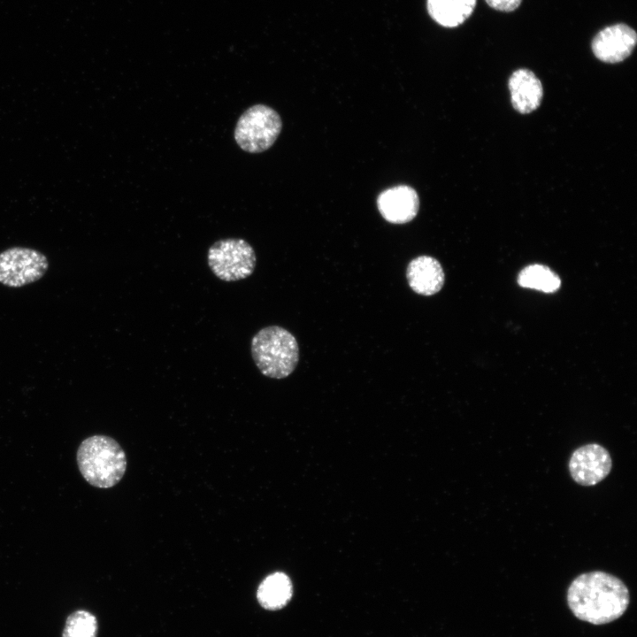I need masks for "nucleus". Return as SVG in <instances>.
<instances>
[{
    "label": "nucleus",
    "mask_w": 637,
    "mask_h": 637,
    "mask_svg": "<svg viewBox=\"0 0 637 637\" xmlns=\"http://www.w3.org/2000/svg\"><path fill=\"white\" fill-rule=\"evenodd\" d=\"M567 602L577 618L602 625L625 613L629 605V592L614 575L601 571L585 572L570 584Z\"/></svg>",
    "instance_id": "f257e3e1"
},
{
    "label": "nucleus",
    "mask_w": 637,
    "mask_h": 637,
    "mask_svg": "<svg viewBox=\"0 0 637 637\" xmlns=\"http://www.w3.org/2000/svg\"><path fill=\"white\" fill-rule=\"evenodd\" d=\"M77 464L88 483L96 487L109 488L124 476L127 457L121 446L111 437L93 435L80 444Z\"/></svg>",
    "instance_id": "f03ea898"
},
{
    "label": "nucleus",
    "mask_w": 637,
    "mask_h": 637,
    "mask_svg": "<svg viewBox=\"0 0 637 637\" xmlns=\"http://www.w3.org/2000/svg\"><path fill=\"white\" fill-rule=\"evenodd\" d=\"M250 350L260 372L272 379H284L290 375L299 360L295 337L279 326L260 329L251 340Z\"/></svg>",
    "instance_id": "7ed1b4c3"
},
{
    "label": "nucleus",
    "mask_w": 637,
    "mask_h": 637,
    "mask_svg": "<svg viewBox=\"0 0 637 637\" xmlns=\"http://www.w3.org/2000/svg\"><path fill=\"white\" fill-rule=\"evenodd\" d=\"M281 128V118L275 110L265 104H256L239 118L234 139L242 150L260 153L272 146Z\"/></svg>",
    "instance_id": "20e7f679"
},
{
    "label": "nucleus",
    "mask_w": 637,
    "mask_h": 637,
    "mask_svg": "<svg viewBox=\"0 0 637 637\" xmlns=\"http://www.w3.org/2000/svg\"><path fill=\"white\" fill-rule=\"evenodd\" d=\"M207 261L217 278L232 282L244 280L253 273L257 257L247 241L226 238L217 241L209 248Z\"/></svg>",
    "instance_id": "39448f33"
},
{
    "label": "nucleus",
    "mask_w": 637,
    "mask_h": 637,
    "mask_svg": "<svg viewBox=\"0 0 637 637\" xmlns=\"http://www.w3.org/2000/svg\"><path fill=\"white\" fill-rule=\"evenodd\" d=\"M49 261L42 252L26 247H12L0 253V283L21 288L42 279Z\"/></svg>",
    "instance_id": "423d86ee"
},
{
    "label": "nucleus",
    "mask_w": 637,
    "mask_h": 637,
    "mask_svg": "<svg viewBox=\"0 0 637 637\" xmlns=\"http://www.w3.org/2000/svg\"><path fill=\"white\" fill-rule=\"evenodd\" d=\"M612 461L608 450L596 443L575 449L569 460V472L573 480L581 486H594L610 473Z\"/></svg>",
    "instance_id": "0eeeda50"
},
{
    "label": "nucleus",
    "mask_w": 637,
    "mask_h": 637,
    "mask_svg": "<svg viewBox=\"0 0 637 637\" xmlns=\"http://www.w3.org/2000/svg\"><path fill=\"white\" fill-rule=\"evenodd\" d=\"M637 42L636 32L625 24H615L601 30L592 41L594 55L605 63H618L628 58Z\"/></svg>",
    "instance_id": "6e6552de"
},
{
    "label": "nucleus",
    "mask_w": 637,
    "mask_h": 637,
    "mask_svg": "<svg viewBox=\"0 0 637 637\" xmlns=\"http://www.w3.org/2000/svg\"><path fill=\"white\" fill-rule=\"evenodd\" d=\"M377 206L387 221L405 224L417 216L419 199L413 188L400 185L381 192L377 199Z\"/></svg>",
    "instance_id": "1a4fd4ad"
},
{
    "label": "nucleus",
    "mask_w": 637,
    "mask_h": 637,
    "mask_svg": "<svg viewBox=\"0 0 637 637\" xmlns=\"http://www.w3.org/2000/svg\"><path fill=\"white\" fill-rule=\"evenodd\" d=\"M406 278L410 288L421 295L438 293L444 284V272L440 262L430 256L413 258L407 266Z\"/></svg>",
    "instance_id": "9d476101"
},
{
    "label": "nucleus",
    "mask_w": 637,
    "mask_h": 637,
    "mask_svg": "<svg viewBox=\"0 0 637 637\" xmlns=\"http://www.w3.org/2000/svg\"><path fill=\"white\" fill-rule=\"evenodd\" d=\"M510 102L513 108L522 114L535 111L541 104L543 88L541 81L530 70L521 68L514 71L509 79Z\"/></svg>",
    "instance_id": "9b49d317"
},
{
    "label": "nucleus",
    "mask_w": 637,
    "mask_h": 637,
    "mask_svg": "<svg viewBox=\"0 0 637 637\" xmlns=\"http://www.w3.org/2000/svg\"><path fill=\"white\" fill-rule=\"evenodd\" d=\"M477 0H426L429 16L444 27H457L473 12Z\"/></svg>",
    "instance_id": "f8f14e48"
},
{
    "label": "nucleus",
    "mask_w": 637,
    "mask_h": 637,
    "mask_svg": "<svg viewBox=\"0 0 637 637\" xmlns=\"http://www.w3.org/2000/svg\"><path fill=\"white\" fill-rule=\"evenodd\" d=\"M292 593L289 577L283 572H274L262 580L257 591V599L264 609L276 610L289 602Z\"/></svg>",
    "instance_id": "ddd939ff"
},
{
    "label": "nucleus",
    "mask_w": 637,
    "mask_h": 637,
    "mask_svg": "<svg viewBox=\"0 0 637 637\" xmlns=\"http://www.w3.org/2000/svg\"><path fill=\"white\" fill-rule=\"evenodd\" d=\"M518 284L523 288H533L544 293L556 292L561 285L557 274L543 265H531L525 267L518 278Z\"/></svg>",
    "instance_id": "4468645a"
},
{
    "label": "nucleus",
    "mask_w": 637,
    "mask_h": 637,
    "mask_svg": "<svg viewBox=\"0 0 637 637\" xmlns=\"http://www.w3.org/2000/svg\"><path fill=\"white\" fill-rule=\"evenodd\" d=\"M97 621L88 611L81 610L71 614L66 619L63 637H96Z\"/></svg>",
    "instance_id": "2eb2a0df"
},
{
    "label": "nucleus",
    "mask_w": 637,
    "mask_h": 637,
    "mask_svg": "<svg viewBox=\"0 0 637 637\" xmlns=\"http://www.w3.org/2000/svg\"><path fill=\"white\" fill-rule=\"evenodd\" d=\"M493 9L501 12H512L521 4L522 0H485Z\"/></svg>",
    "instance_id": "dca6fc26"
}]
</instances>
